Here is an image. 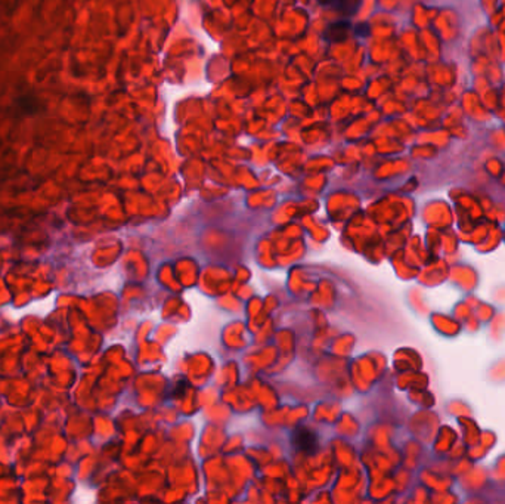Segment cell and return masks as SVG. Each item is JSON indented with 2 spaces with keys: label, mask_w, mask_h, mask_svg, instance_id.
I'll use <instances>...</instances> for the list:
<instances>
[{
  "label": "cell",
  "mask_w": 505,
  "mask_h": 504,
  "mask_svg": "<svg viewBox=\"0 0 505 504\" xmlns=\"http://www.w3.org/2000/svg\"><path fill=\"white\" fill-rule=\"evenodd\" d=\"M352 33H353V25L351 20L340 18L325 27L324 39L329 43H341L349 39Z\"/></svg>",
  "instance_id": "1"
},
{
  "label": "cell",
  "mask_w": 505,
  "mask_h": 504,
  "mask_svg": "<svg viewBox=\"0 0 505 504\" xmlns=\"http://www.w3.org/2000/svg\"><path fill=\"white\" fill-rule=\"evenodd\" d=\"M293 445L302 452H315L318 448V438L310 429L300 426L293 433Z\"/></svg>",
  "instance_id": "2"
},
{
  "label": "cell",
  "mask_w": 505,
  "mask_h": 504,
  "mask_svg": "<svg viewBox=\"0 0 505 504\" xmlns=\"http://www.w3.org/2000/svg\"><path fill=\"white\" fill-rule=\"evenodd\" d=\"M318 4L331 11H334L341 18L353 17L355 12L359 8L358 0H318Z\"/></svg>",
  "instance_id": "3"
},
{
  "label": "cell",
  "mask_w": 505,
  "mask_h": 504,
  "mask_svg": "<svg viewBox=\"0 0 505 504\" xmlns=\"http://www.w3.org/2000/svg\"><path fill=\"white\" fill-rule=\"evenodd\" d=\"M18 109L23 114H35L37 112V102L35 98L23 97L18 102Z\"/></svg>",
  "instance_id": "4"
},
{
  "label": "cell",
  "mask_w": 505,
  "mask_h": 504,
  "mask_svg": "<svg viewBox=\"0 0 505 504\" xmlns=\"http://www.w3.org/2000/svg\"><path fill=\"white\" fill-rule=\"evenodd\" d=\"M353 33H355V35H358V36H367V35L370 33V30H368V27L364 24V25H360V27L355 28V30H353Z\"/></svg>",
  "instance_id": "5"
}]
</instances>
